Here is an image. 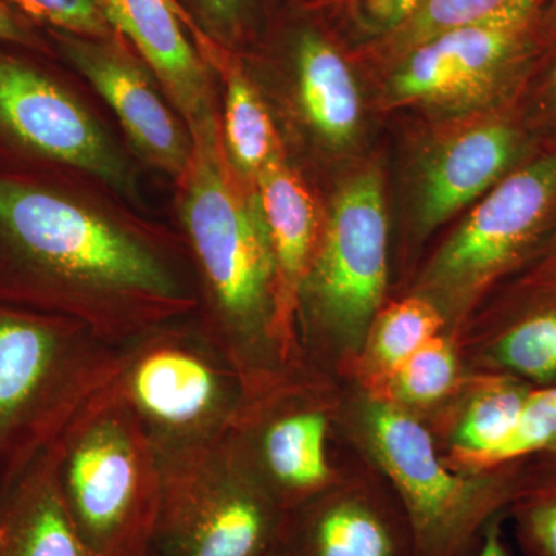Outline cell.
Instances as JSON below:
<instances>
[{
    "instance_id": "1",
    "label": "cell",
    "mask_w": 556,
    "mask_h": 556,
    "mask_svg": "<svg viewBox=\"0 0 556 556\" xmlns=\"http://www.w3.org/2000/svg\"><path fill=\"white\" fill-rule=\"evenodd\" d=\"M0 303L129 345L195 317L199 291L185 240L76 182L0 174Z\"/></svg>"
},
{
    "instance_id": "2",
    "label": "cell",
    "mask_w": 556,
    "mask_h": 556,
    "mask_svg": "<svg viewBox=\"0 0 556 556\" xmlns=\"http://www.w3.org/2000/svg\"><path fill=\"white\" fill-rule=\"evenodd\" d=\"M189 131L192 164L177 188L182 240L199 291L193 318L249 397L255 380L287 364L294 334L281 306L257 195L230 166L219 116Z\"/></svg>"
},
{
    "instance_id": "3",
    "label": "cell",
    "mask_w": 556,
    "mask_h": 556,
    "mask_svg": "<svg viewBox=\"0 0 556 556\" xmlns=\"http://www.w3.org/2000/svg\"><path fill=\"white\" fill-rule=\"evenodd\" d=\"M126 350L79 321L0 303V489L118 378Z\"/></svg>"
},
{
    "instance_id": "4",
    "label": "cell",
    "mask_w": 556,
    "mask_h": 556,
    "mask_svg": "<svg viewBox=\"0 0 556 556\" xmlns=\"http://www.w3.org/2000/svg\"><path fill=\"white\" fill-rule=\"evenodd\" d=\"M56 453L62 497L84 543L98 556L144 552L160 503V459L116 379L70 420Z\"/></svg>"
},
{
    "instance_id": "5",
    "label": "cell",
    "mask_w": 556,
    "mask_h": 556,
    "mask_svg": "<svg viewBox=\"0 0 556 556\" xmlns=\"http://www.w3.org/2000/svg\"><path fill=\"white\" fill-rule=\"evenodd\" d=\"M160 467L144 556H266L280 544L287 510L252 466L236 428Z\"/></svg>"
},
{
    "instance_id": "6",
    "label": "cell",
    "mask_w": 556,
    "mask_h": 556,
    "mask_svg": "<svg viewBox=\"0 0 556 556\" xmlns=\"http://www.w3.org/2000/svg\"><path fill=\"white\" fill-rule=\"evenodd\" d=\"M161 460L189 455L225 437L247 407V393L195 318L129 343L116 378Z\"/></svg>"
},
{
    "instance_id": "7",
    "label": "cell",
    "mask_w": 556,
    "mask_h": 556,
    "mask_svg": "<svg viewBox=\"0 0 556 556\" xmlns=\"http://www.w3.org/2000/svg\"><path fill=\"white\" fill-rule=\"evenodd\" d=\"M388 277L386 190L376 167L351 175L329 204L303 278L298 311L342 345H357L378 316Z\"/></svg>"
},
{
    "instance_id": "8",
    "label": "cell",
    "mask_w": 556,
    "mask_h": 556,
    "mask_svg": "<svg viewBox=\"0 0 556 556\" xmlns=\"http://www.w3.org/2000/svg\"><path fill=\"white\" fill-rule=\"evenodd\" d=\"M365 424L372 452L401 495L417 556H459L486 519L514 500L510 479L452 473L426 428L401 409L371 404Z\"/></svg>"
},
{
    "instance_id": "9",
    "label": "cell",
    "mask_w": 556,
    "mask_h": 556,
    "mask_svg": "<svg viewBox=\"0 0 556 556\" xmlns=\"http://www.w3.org/2000/svg\"><path fill=\"white\" fill-rule=\"evenodd\" d=\"M556 215V152L521 164L477 201L431 260L424 287L467 299L525 258Z\"/></svg>"
},
{
    "instance_id": "10",
    "label": "cell",
    "mask_w": 556,
    "mask_h": 556,
    "mask_svg": "<svg viewBox=\"0 0 556 556\" xmlns=\"http://www.w3.org/2000/svg\"><path fill=\"white\" fill-rule=\"evenodd\" d=\"M0 138L30 159L137 197L126 156L87 105L46 70L3 51Z\"/></svg>"
},
{
    "instance_id": "11",
    "label": "cell",
    "mask_w": 556,
    "mask_h": 556,
    "mask_svg": "<svg viewBox=\"0 0 556 556\" xmlns=\"http://www.w3.org/2000/svg\"><path fill=\"white\" fill-rule=\"evenodd\" d=\"M536 24L540 17H508L426 40L396 60L383 102L455 113L485 108L522 72Z\"/></svg>"
},
{
    "instance_id": "12",
    "label": "cell",
    "mask_w": 556,
    "mask_h": 556,
    "mask_svg": "<svg viewBox=\"0 0 556 556\" xmlns=\"http://www.w3.org/2000/svg\"><path fill=\"white\" fill-rule=\"evenodd\" d=\"M49 31L62 56L108 102L131 148L177 185L192 164V135L148 65L118 35Z\"/></svg>"
},
{
    "instance_id": "13",
    "label": "cell",
    "mask_w": 556,
    "mask_h": 556,
    "mask_svg": "<svg viewBox=\"0 0 556 556\" xmlns=\"http://www.w3.org/2000/svg\"><path fill=\"white\" fill-rule=\"evenodd\" d=\"M526 135L507 119H490L457 131L431 150L419 166L413 218L431 232L468 204L477 203L526 153Z\"/></svg>"
},
{
    "instance_id": "14",
    "label": "cell",
    "mask_w": 556,
    "mask_h": 556,
    "mask_svg": "<svg viewBox=\"0 0 556 556\" xmlns=\"http://www.w3.org/2000/svg\"><path fill=\"white\" fill-rule=\"evenodd\" d=\"M109 27L148 65L188 129L218 118L214 70L201 58L177 0H100Z\"/></svg>"
},
{
    "instance_id": "15",
    "label": "cell",
    "mask_w": 556,
    "mask_h": 556,
    "mask_svg": "<svg viewBox=\"0 0 556 556\" xmlns=\"http://www.w3.org/2000/svg\"><path fill=\"white\" fill-rule=\"evenodd\" d=\"M280 547L287 556H417L412 527L354 496L288 510Z\"/></svg>"
},
{
    "instance_id": "16",
    "label": "cell",
    "mask_w": 556,
    "mask_h": 556,
    "mask_svg": "<svg viewBox=\"0 0 556 556\" xmlns=\"http://www.w3.org/2000/svg\"><path fill=\"white\" fill-rule=\"evenodd\" d=\"M0 556H98L65 507L56 442L0 489Z\"/></svg>"
},
{
    "instance_id": "17",
    "label": "cell",
    "mask_w": 556,
    "mask_h": 556,
    "mask_svg": "<svg viewBox=\"0 0 556 556\" xmlns=\"http://www.w3.org/2000/svg\"><path fill=\"white\" fill-rule=\"evenodd\" d=\"M182 22L201 58L223 80L225 102L223 115L219 113L223 146L237 177L254 189L263 170L285 159L268 108L233 51L207 38L186 11Z\"/></svg>"
},
{
    "instance_id": "18",
    "label": "cell",
    "mask_w": 556,
    "mask_h": 556,
    "mask_svg": "<svg viewBox=\"0 0 556 556\" xmlns=\"http://www.w3.org/2000/svg\"><path fill=\"white\" fill-rule=\"evenodd\" d=\"M291 49L300 115L325 146L345 149L356 139L364 112L353 70L314 28L300 30Z\"/></svg>"
},
{
    "instance_id": "19",
    "label": "cell",
    "mask_w": 556,
    "mask_h": 556,
    "mask_svg": "<svg viewBox=\"0 0 556 556\" xmlns=\"http://www.w3.org/2000/svg\"><path fill=\"white\" fill-rule=\"evenodd\" d=\"M254 190L276 258L281 306L292 327L300 287L320 237L316 203L285 159L263 170Z\"/></svg>"
},
{
    "instance_id": "20",
    "label": "cell",
    "mask_w": 556,
    "mask_h": 556,
    "mask_svg": "<svg viewBox=\"0 0 556 556\" xmlns=\"http://www.w3.org/2000/svg\"><path fill=\"white\" fill-rule=\"evenodd\" d=\"M268 420L255 441V466L265 471L262 478L288 511L328 484V420L324 413L308 408Z\"/></svg>"
},
{
    "instance_id": "21",
    "label": "cell",
    "mask_w": 556,
    "mask_h": 556,
    "mask_svg": "<svg viewBox=\"0 0 556 556\" xmlns=\"http://www.w3.org/2000/svg\"><path fill=\"white\" fill-rule=\"evenodd\" d=\"M514 314L490 343L507 376L532 387L556 383V280Z\"/></svg>"
},
{
    "instance_id": "22",
    "label": "cell",
    "mask_w": 556,
    "mask_h": 556,
    "mask_svg": "<svg viewBox=\"0 0 556 556\" xmlns=\"http://www.w3.org/2000/svg\"><path fill=\"white\" fill-rule=\"evenodd\" d=\"M547 0H428L407 21L380 39L388 58L396 61L409 50L457 28L508 17H541Z\"/></svg>"
},
{
    "instance_id": "23",
    "label": "cell",
    "mask_w": 556,
    "mask_h": 556,
    "mask_svg": "<svg viewBox=\"0 0 556 556\" xmlns=\"http://www.w3.org/2000/svg\"><path fill=\"white\" fill-rule=\"evenodd\" d=\"M529 390L526 382L506 375L479 391L457 426L455 452L459 459L484 467L517 426Z\"/></svg>"
},
{
    "instance_id": "24",
    "label": "cell",
    "mask_w": 556,
    "mask_h": 556,
    "mask_svg": "<svg viewBox=\"0 0 556 556\" xmlns=\"http://www.w3.org/2000/svg\"><path fill=\"white\" fill-rule=\"evenodd\" d=\"M442 316L430 300L409 298L393 303L375 318L371 357L376 367L391 375L420 346L437 338Z\"/></svg>"
},
{
    "instance_id": "25",
    "label": "cell",
    "mask_w": 556,
    "mask_h": 556,
    "mask_svg": "<svg viewBox=\"0 0 556 556\" xmlns=\"http://www.w3.org/2000/svg\"><path fill=\"white\" fill-rule=\"evenodd\" d=\"M456 357L447 340L433 338L391 372L393 391L407 404H430L455 386Z\"/></svg>"
},
{
    "instance_id": "26",
    "label": "cell",
    "mask_w": 556,
    "mask_h": 556,
    "mask_svg": "<svg viewBox=\"0 0 556 556\" xmlns=\"http://www.w3.org/2000/svg\"><path fill=\"white\" fill-rule=\"evenodd\" d=\"M556 450V383L530 387L514 431L485 460L484 467H500L525 457Z\"/></svg>"
},
{
    "instance_id": "27",
    "label": "cell",
    "mask_w": 556,
    "mask_h": 556,
    "mask_svg": "<svg viewBox=\"0 0 556 556\" xmlns=\"http://www.w3.org/2000/svg\"><path fill=\"white\" fill-rule=\"evenodd\" d=\"M514 500L522 546L532 556H556V457L548 466V473L519 486Z\"/></svg>"
},
{
    "instance_id": "28",
    "label": "cell",
    "mask_w": 556,
    "mask_h": 556,
    "mask_svg": "<svg viewBox=\"0 0 556 556\" xmlns=\"http://www.w3.org/2000/svg\"><path fill=\"white\" fill-rule=\"evenodd\" d=\"M27 20L46 24L49 30L86 38L115 35L102 14L100 0H2Z\"/></svg>"
},
{
    "instance_id": "29",
    "label": "cell",
    "mask_w": 556,
    "mask_h": 556,
    "mask_svg": "<svg viewBox=\"0 0 556 556\" xmlns=\"http://www.w3.org/2000/svg\"><path fill=\"white\" fill-rule=\"evenodd\" d=\"M190 20L207 38L232 50L247 30L254 0H185Z\"/></svg>"
},
{
    "instance_id": "30",
    "label": "cell",
    "mask_w": 556,
    "mask_h": 556,
    "mask_svg": "<svg viewBox=\"0 0 556 556\" xmlns=\"http://www.w3.org/2000/svg\"><path fill=\"white\" fill-rule=\"evenodd\" d=\"M428 0H351L354 25L368 36L382 39L396 30Z\"/></svg>"
},
{
    "instance_id": "31",
    "label": "cell",
    "mask_w": 556,
    "mask_h": 556,
    "mask_svg": "<svg viewBox=\"0 0 556 556\" xmlns=\"http://www.w3.org/2000/svg\"><path fill=\"white\" fill-rule=\"evenodd\" d=\"M0 42L14 43L39 53H50L46 40L33 30L27 17L22 16L20 11L11 9L2 0H0Z\"/></svg>"
},
{
    "instance_id": "32",
    "label": "cell",
    "mask_w": 556,
    "mask_h": 556,
    "mask_svg": "<svg viewBox=\"0 0 556 556\" xmlns=\"http://www.w3.org/2000/svg\"><path fill=\"white\" fill-rule=\"evenodd\" d=\"M475 556H511L510 552L507 551L506 543H504L503 532H501V525L497 519H492L486 525L484 533H482L481 547Z\"/></svg>"
},
{
    "instance_id": "33",
    "label": "cell",
    "mask_w": 556,
    "mask_h": 556,
    "mask_svg": "<svg viewBox=\"0 0 556 556\" xmlns=\"http://www.w3.org/2000/svg\"><path fill=\"white\" fill-rule=\"evenodd\" d=\"M540 24L547 36L556 38V0H547L546 9L541 13Z\"/></svg>"
},
{
    "instance_id": "34",
    "label": "cell",
    "mask_w": 556,
    "mask_h": 556,
    "mask_svg": "<svg viewBox=\"0 0 556 556\" xmlns=\"http://www.w3.org/2000/svg\"><path fill=\"white\" fill-rule=\"evenodd\" d=\"M547 104L548 109H551L552 113L556 116V64L555 67L552 68L551 78H548Z\"/></svg>"
},
{
    "instance_id": "35",
    "label": "cell",
    "mask_w": 556,
    "mask_h": 556,
    "mask_svg": "<svg viewBox=\"0 0 556 556\" xmlns=\"http://www.w3.org/2000/svg\"><path fill=\"white\" fill-rule=\"evenodd\" d=\"M266 556H287V555L283 554V551H281L280 544H278V546L276 548H274L273 552H269V554Z\"/></svg>"
},
{
    "instance_id": "36",
    "label": "cell",
    "mask_w": 556,
    "mask_h": 556,
    "mask_svg": "<svg viewBox=\"0 0 556 556\" xmlns=\"http://www.w3.org/2000/svg\"><path fill=\"white\" fill-rule=\"evenodd\" d=\"M135 556H144V552H141V554L135 555Z\"/></svg>"
}]
</instances>
